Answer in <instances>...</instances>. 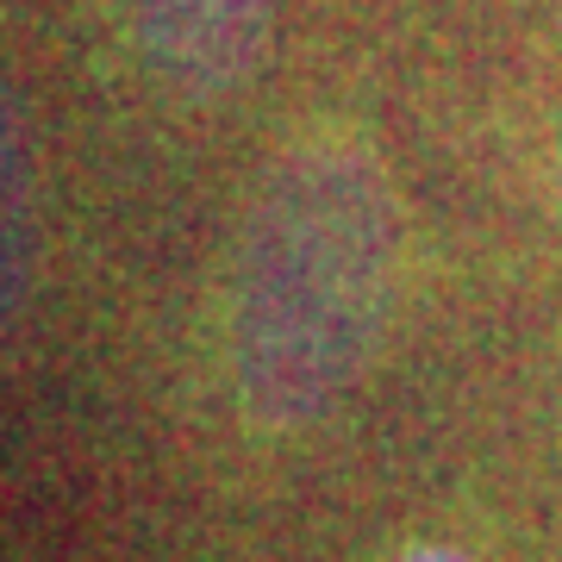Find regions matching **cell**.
Listing matches in <instances>:
<instances>
[{"instance_id": "1", "label": "cell", "mask_w": 562, "mask_h": 562, "mask_svg": "<svg viewBox=\"0 0 562 562\" xmlns=\"http://www.w3.org/2000/svg\"><path fill=\"white\" fill-rule=\"evenodd\" d=\"M401 213L375 150L338 125L269 157L232 262V382L269 431L325 419L382 344Z\"/></svg>"}, {"instance_id": "2", "label": "cell", "mask_w": 562, "mask_h": 562, "mask_svg": "<svg viewBox=\"0 0 562 562\" xmlns=\"http://www.w3.org/2000/svg\"><path fill=\"white\" fill-rule=\"evenodd\" d=\"M269 7L276 0H125V25L162 94L220 101L250 76Z\"/></svg>"}, {"instance_id": "3", "label": "cell", "mask_w": 562, "mask_h": 562, "mask_svg": "<svg viewBox=\"0 0 562 562\" xmlns=\"http://www.w3.org/2000/svg\"><path fill=\"white\" fill-rule=\"evenodd\" d=\"M394 562H475V557H462L450 543H413V550H401Z\"/></svg>"}]
</instances>
